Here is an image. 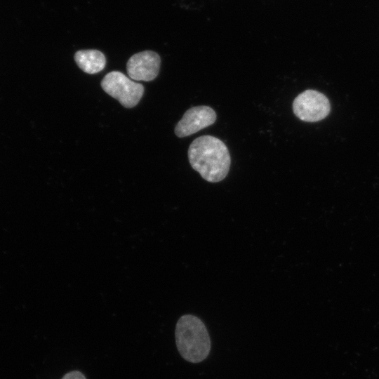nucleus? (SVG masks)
Here are the masks:
<instances>
[{
	"instance_id": "obj_5",
	"label": "nucleus",
	"mask_w": 379,
	"mask_h": 379,
	"mask_svg": "<svg viewBox=\"0 0 379 379\" xmlns=\"http://www.w3.org/2000/svg\"><path fill=\"white\" fill-rule=\"evenodd\" d=\"M217 115L209 106L200 105L190 108L183 114L175 128L179 138L191 135L215 123Z\"/></svg>"
},
{
	"instance_id": "obj_8",
	"label": "nucleus",
	"mask_w": 379,
	"mask_h": 379,
	"mask_svg": "<svg viewBox=\"0 0 379 379\" xmlns=\"http://www.w3.org/2000/svg\"><path fill=\"white\" fill-rule=\"evenodd\" d=\"M62 379H86L85 375L79 371H72L66 373Z\"/></svg>"
},
{
	"instance_id": "obj_6",
	"label": "nucleus",
	"mask_w": 379,
	"mask_h": 379,
	"mask_svg": "<svg viewBox=\"0 0 379 379\" xmlns=\"http://www.w3.org/2000/svg\"><path fill=\"white\" fill-rule=\"evenodd\" d=\"M161 59L152 51H145L132 55L127 62L128 76L136 81H149L154 79L159 72Z\"/></svg>"
},
{
	"instance_id": "obj_3",
	"label": "nucleus",
	"mask_w": 379,
	"mask_h": 379,
	"mask_svg": "<svg viewBox=\"0 0 379 379\" xmlns=\"http://www.w3.org/2000/svg\"><path fill=\"white\" fill-rule=\"evenodd\" d=\"M101 86L107 94L126 108L135 107L144 93L141 84L133 81L118 71L107 74L101 81Z\"/></svg>"
},
{
	"instance_id": "obj_7",
	"label": "nucleus",
	"mask_w": 379,
	"mask_h": 379,
	"mask_svg": "<svg viewBox=\"0 0 379 379\" xmlns=\"http://www.w3.org/2000/svg\"><path fill=\"white\" fill-rule=\"evenodd\" d=\"M74 60L79 67L88 74H96L105 67L106 59L100 51L81 50L74 54Z\"/></svg>"
},
{
	"instance_id": "obj_4",
	"label": "nucleus",
	"mask_w": 379,
	"mask_h": 379,
	"mask_svg": "<svg viewBox=\"0 0 379 379\" xmlns=\"http://www.w3.org/2000/svg\"><path fill=\"white\" fill-rule=\"evenodd\" d=\"M295 117L305 122H317L325 119L330 113L328 98L322 93L308 89L300 93L293 102Z\"/></svg>"
},
{
	"instance_id": "obj_2",
	"label": "nucleus",
	"mask_w": 379,
	"mask_h": 379,
	"mask_svg": "<svg viewBox=\"0 0 379 379\" xmlns=\"http://www.w3.org/2000/svg\"><path fill=\"white\" fill-rule=\"evenodd\" d=\"M175 343L181 357L191 363H199L208 356L211 343L204 323L192 314H185L177 321Z\"/></svg>"
},
{
	"instance_id": "obj_1",
	"label": "nucleus",
	"mask_w": 379,
	"mask_h": 379,
	"mask_svg": "<svg viewBox=\"0 0 379 379\" xmlns=\"http://www.w3.org/2000/svg\"><path fill=\"white\" fill-rule=\"evenodd\" d=\"M188 159L192 168L209 182H218L227 175L231 157L226 145L212 135H202L190 144Z\"/></svg>"
}]
</instances>
